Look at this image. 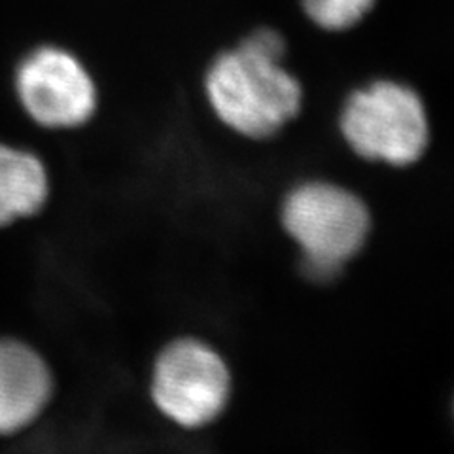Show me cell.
<instances>
[{
    "label": "cell",
    "instance_id": "obj_5",
    "mask_svg": "<svg viewBox=\"0 0 454 454\" xmlns=\"http://www.w3.org/2000/svg\"><path fill=\"white\" fill-rule=\"evenodd\" d=\"M18 101L35 123L53 131L88 125L98 110V85L80 57L61 46H38L16 68Z\"/></svg>",
    "mask_w": 454,
    "mask_h": 454
},
{
    "label": "cell",
    "instance_id": "obj_4",
    "mask_svg": "<svg viewBox=\"0 0 454 454\" xmlns=\"http://www.w3.org/2000/svg\"><path fill=\"white\" fill-rule=\"evenodd\" d=\"M233 379L222 354L203 339L180 337L158 354L150 394L160 413L186 430L215 422L230 403Z\"/></svg>",
    "mask_w": 454,
    "mask_h": 454
},
{
    "label": "cell",
    "instance_id": "obj_3",
    "mask_svg": "<svg viewBox=\"0 0 454 454\" xmlns=\"http://www.w3.org/2000/svg\"><path fill=\"white\" fill-rule=\"evenodd\" d=\"M280 218L301 250L305 271L318 280L340 273L372 233V212L364 199L328 180L297 184L284 197Z\"/></svg>",
    "mask_w": 454,
    "mask_h": 454
},
{
    "label": "cell",
    "instance_id": "obj_8",
    "mask_svg": "<svg viewBox=\"0 0 454 454\" xmlns=\"http://www.w3.org/2000/svg\"><path fill=\"white\" fill-rule=\"evenodd\" d=\"M379 0H300L303 16L318 31L348 33L365 21Z\"/></svg>",
    "mask_w": 454,
    "mask_h": 454
},
{
    "label": "cell",
    "instance_id": "obj_1",
    "mask_svg": "<svg viewBox=\"0 0 454 454\" xmlns=\"http://www.w3.org/2000/svg\"><path fill=\"white\" fill-rule=\"evenodd\" d=\"M286 61L288 40L269 25L252 28L212 57L203 73V95L225 129L267 140L300 116L305 88Z\"/></svg>",
    "mask_w": 454,
    "mask_h": 454
},
{
    "label": "cell",
    "instance_id": "obj_6",
    "mask_svg": "<svg viewBox=\"0 0 454 454\" xmlns=\"http://www.w3.org/2000/svg\"><path fill=\"white\" fill-rule=\"evenodd\" d=\"M51 394L53 377L46 360L16 339H0V434L33 424Z\"/></svg>",
    "mask_w": 454,
    "mask_h": 454
},
{
    "label": "cell",
    "instance_id": "obj_2",
    "mask_svg": "<svg viewBox=\"0 0 454 454\" xmlns=\"http://www.w3.org/2000/svg\"><path fill=\"white\" fill-rule=\"evenodd\" d=\"M345 145L369 163L411 167L430 146V114L420 93L405 82L377 78L352 90L339 110Z\"/></svg>",
    "mask_w": 454,
    "mask_h": 454
},
{
    "label": "cell",
    "instance_id": "obj_7",
    "mask_svg": "<svg viewBox=\"0 0 454 454\" xmlns=\"http://www.w3.org/2000/svg\"><path fill=\"white\" fill-rule=\"evenodd\" d=\"M48 195V168L38 155L0 145V225L36 215Z\"/></svg>",
    "mask_w": 454,
    "mask_h": 454
}]
</instances>
